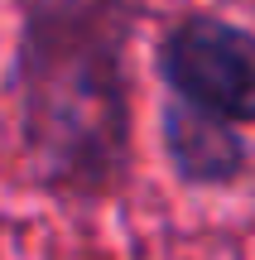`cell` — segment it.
Masks as SVG:
<instances>
[{
	"label": "cell",
	"mask_w": 255,
	"mask_h": 260,
	"mask_svg": "<svg viewBox=\"0 0 255 260\" xmlns=\"http://www.w3.org/2000/svg\"><path fill=\"white\" fill-rule=\"evenodd\" d=\"M140 0H24L19 135L34 178L106 203L130 178V39Z\"/></svg>",
	"instance_id": "cell-1"
},
{
	"label": "cell",
	"mask_w": 255,
	"mask_h": 260,
	"mask_svg": "<svg viewBox=\"0 0 255 260\" xmlns=\"http://www.w3.org/2000/svg\"><path fill=\"white\" fill-rule=\"evenodd\" d=\"M154 73L169 96L255 125V34L212 10H183L154 44Z\"/></svg>",
	"instance_id": "cell-2"
},
{
	"label": "cell",
	"mask_w": 255,
	"mask_h": 260,
	"mask_svg": "<svg viewBox=\"0 0 255 260\" xmlns=\"http://www.w3.org/2000/svg\"><path fill=\"white\" fill-rule=\"evenodd\" d=\"M164 159L183 188H236L250 169V145L241 140L236 121L188 106L178 96L159 106Z\"/></svg>",
	"instance_id": "cell-3"
}]
</instances>
